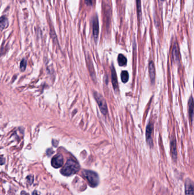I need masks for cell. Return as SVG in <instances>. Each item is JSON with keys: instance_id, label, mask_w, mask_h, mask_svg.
Listing matches in <instances>:
<instances>
[{"instance_id": "obj_1", "label": "cell", "mask_w": 194, "mask_h": 195, "mask_svg": "<svg viewBox=\"0 0 194 195\" xmlns=\"http://www.w3.org/2000/svg\"><path fill=\"white\" fill-rule=\"evenodd\" d=\"M80 170V166L78 162L73 159H69L60 172L62 175L70 176L75 174Z\"/></svg>"}, {"instance_id": "obj_2", "label": "cell", "mask_w": 194, "mask_h": 195, "mask_svg": "<svg viewBox=\"0 0 194 195\" xmlns=\"http://www.w3.org/2000/svg\"><path fill=\"white\" fill-rule=\"evenodd\" d=\"M83 175L85 177L89 184L92 187H95L99 183V177L95 172L90 170L83 171Z\"/></svg>"}, {"instance_id": "obj_3", "label": "cell", "mask_w": 194, "mask_h": 195, "mask_svg": "<svg viewBox=\"0 0 194 195\" xmlns=\"http://www.w3.org/2000/svg\"><path fill=\"white\" fill-rule=\"evenodd\" d=\"M94 97H95L96 100L97 101V104L99 106V108L100 109L101 113L103 115H105L108 111L105 100L104 99V98L101 95L99 94L98 93H97V92L94 93Z\"/></svg>"}, {"instance_id": "obj_4", "label": "cell", "mask_w": 194, "mask_h": 195, "mask_svg": "<svg viewBox=\"0 0 194 195\" xmlns=\"http://www.w3.org/2000/svg\"><path fill=\"white\" fill-rule=\"evenodd\" d=\"M154 130V125L151 122H150L146 129V139L148 145L151 147L153 146V133Z\"/></svg>"}, {"instance_id": "obj_5", "label": "cell", "mask_w": 194, "mask_h": 195, "mask_svg": "<svg viewBox=\"0 0 194 195\" xmlns=\"http://www.w3.org/2000/svg\"><path fill=\"white\" fill-rule=\"evenodd\" d=\"M92 33L95 41L96 42L98 40L99 35V21L97 15L93 17L92 19Z\"/></svg>"}, {"instance_id": "obj_6", "label": "cell", "mask_w": 194, "mask_h": 195, "mask_svg": "<svg viewBox=\"0 0 194 195\" xmlns=\"http://www.w3.org/2000/svg\"><path fill=\"white\" fill-rule=\"evenodd\" d=\"M51 165L55 168H59L63 165V156L58 154L54 156L51 160Z\"/></svg>"}, {"instance_id": "obj_7", "label": "cell", "mask_w": 194, "mask_h": 195, "mask_svg": "<svg viewBox=\"0 0 194 195\" xmlns=\"http://www.w3.org/2000/svg\"><path fill=\"white\" fill-rule=\"evenodd\" d=\"M172 59H174V61L178 63L180 61V52H179V46L178 45L176 42H175L172 49Z\"/></svg>"}, {"instance_id": "obj_8", "label": "cell", "mask_w": 194, "mask_h": 195, "mask_svg": "<svg viewBox=\"0 0 194 195\" xmlns=\"http://www.w3.org/2000/svg\"><path fill=\"white\" fill-rule=\"evenodd\" d=\"M185 192L186 195H194V184L190 180H187L185 183Z\"/></svg>"}, {"instance_id": "obj_9", "label": "cell", "mask_w": 194, "mask_h": 195, "mask_svg": "<svg viewBox=\"0 0 194 195\" xmlns=\"http://www.w3.org/2000/svg\"><path fill=\"white\" fill-rule=\"evenodd\" d=\"M149 73L151 82L154 84L155 80V69L153 61H150L149 63Z\"/></svg>"}, {"instance_id": "obj_10", "label": "cell", "mask_w": 194, "mask_h": 195, "mask_svg": "<svg viewBox=\"0 0 194 195\" xmlns=\"http://www.w3.org/2000/svg\"><path fill=\"white\" fill-rule=\"evenodd\" d=\"M111 74H112L111 77H112V85H113L115 90L116 91L119 89V85H118L117 74L115 71V69L113 65L111 66Z\"/></svg>"}, {"instance_id": "obj_11", "label": "cell", "mask_w": 194, "mask_h": 195, "mask_svg": "<svg viewBox=\"0 0 194 195\" xmlns=\"http://www.w3.org/2000/svg\"><path fill=\"white\" fill-rule=\"evenodd\" d=\"M189 114L191 122H193L194 117V100L193 97H191L189 100Z\"/></svg>"}, {"instance_id": "obj_12", "label": "cell", "mask_w": 194, "mask_h": 195, "mask_svg": "<svg viewBox=\"0 0 194 195\" xmlns=\"http://www.w3.org/2000/svg\"><path fill=\"white\" fill-rule=\"evenodd\" d=\"M171 153L173 160H176L177 159V148H176V142L175 139L171 140L170 142Z\"/></svg>"}, {"instance_id": "obj_13", "label": "cell", "mask_w": 194, "mask_h": 195, "mask_svg": "<svg viewBox=\"0 0 194 195\" xmlns=\"http://www.w3.org/2000/svg\"><path fill=\"white\" fill-rule=\"evenodd\" d=\"M9 21L8 19L5 17V16H2L1 17V21H0V27H1V30H3L4 29L6 28L9 26Z\"/></svg>"}, {"instance_id": "obj_14", "label": "cell", "mask_w": 194, "mask_h": 195, "mask_svg": "<svg viewBox=\"0 0 194 195\" xmlns=\"http://www.w3.org/2000/svg\"><path fill=\"white\" fill-rule=\"evenodd\" d=\"M136 6H137V12L138 21H140L141 19L142 15V10H141V0H136Z\"/></svg>"}, {"instance_id": "obj_15", "label": "cell", "mask_w": 194, "mask_h": 195, "mask_svg": "<svg viewBox=\"0 0 194 195\" xmlns=\"http://www.w3.org/2000/svg\"><path fill=\"white\" fill-rule=\"evenodd\" d=\"M118 63L120 66H126L127 64V59L126 58L121 54H119L118 56Z\"/></svg>"}, {"instance_id": "obj_16", "label": "cell", "mask_w": 194, "mask_h": 195, "mask_svg": "<svg viewBox=\"0 0 194 195\" xmlns=\"http://www.w3.org/2000/svg\"><path fill=\"white\" fill-rule=\"evenodd\" d=\"M122 82L124 83H126L129 80V73L127 71H123L121 74Z\"/></svg>"}, {"instance_id": "obj_17", "label": "cell", "mask_w": 194, "mask_h": 195, "mask_svg": "<svg viewBox=\"0 0 194 195\" xmlns=\"http://www.w3.org/2000/svg\"><path fill=\"white\" fill-rule=\"evenodd\" d=\"M26 65H27V62L26 61V60L23 59L20 64V69L22 71H24L26 68Z\"/></svg>"}, {"instance_id": "obj_18", "label": "cell", "mask_w": 194, "mask_h": 195, "mask_svg": "<svg viewBox=\"0 0 194 195\" xmlns=\"http://www.w3.org/2000/svg\"><path fill=\"white\" fill-rule=\"evenodd\" d=\"M85 3L88 6H92L93 4V0H84Z\"/></svg>"}, {"instance_id": "obj_19", "label": "cell", "mask_w": 194, "mask_h": 195, "mask_svg": "<svg viewBox=\"0 0 194 195\" xmlns=\"http://www.w3.org/2000/svg\"><path fill=\"white\" fill-rule=\"evenodd\" d=\"M161 1H165V0H161Z\"/></svg>"}]
</instances>
